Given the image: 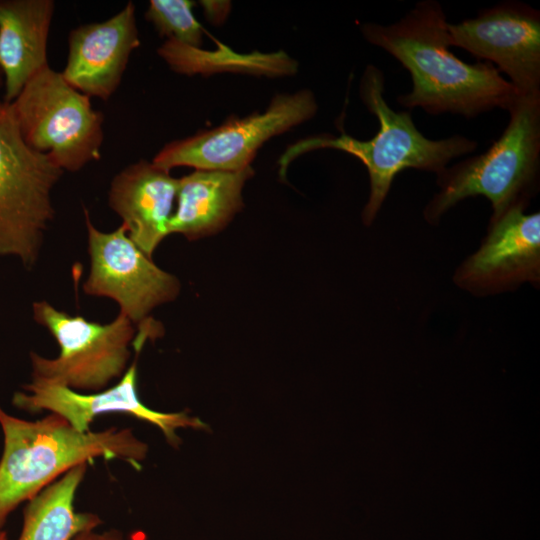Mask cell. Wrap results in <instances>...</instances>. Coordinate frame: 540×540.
<instances>
[{"label": "cell", "instance_id": "cell-1", "mask_svg": "<svg viewBox=\"0 0 540 540\" xmlns=\"http://www.w3.org/2000/svg\"><path fill=\"white\" fill-rule=\"evenodd\" d=\"M447 25L442 6L424 0L393 24L366 23L361 31L410 73L412 90L397 100L403 107L467 118L508 110L520 94L491 63L468 64L456 57L449 50Z\"/></svg>", "mask_w": 540, "mask_h": 540}, {"label": "cell", "instance_id": "cell-2", "mask_svg": "<svg viewBox=\"0 0 540 540\" xmlns=\"http://www.w3.org/2000/svg\"><path fill=\"white\" fill-rule=\"evenodd\" d=\"M3 452L0 459V529L8 516L79 464L117 459L136 470L148 445L129 428L81 432L50 413L35 421L8 414L0 406Z\"/></svg>", "mask_w": 540, "mask_h": 540}, {"label": "cell", "instance_id": "cell-3", "mask_svg": "<svg viewBox=\"0 0 540 540\" xmlns=\"http://www.w3.org/2000/svg\"><path fill=\"white\" fill-rule=\"evenodd\" d=\"M360 96L367 109L376 116L379 130L368 140H359L347 134L340 137H314L293 145L282 157L288 164L298 155L322 148L345 151L358 158L366 167L370 180L368 201L362 211V221L370 225L377 216L395 176L406 168L434 172L437 175L447 164L473 152L477 143L461 135L432 140L415 126L408 111L397 112L384 98V75L375 66L364 71Z\"/></svg>", "mask_w": 540, "mask_h": 540}, {"label": "cell", "instance_id": "cell-4", "mask_svg": "<svg viewBox=\"0 0 540 540\" xmlns=\"http://www.w3.org/2000/svg\"><path fill=\"white\" fill-rule=\"evenodd\" d=\"M507 111L508 125L485 153L437 175L440 190L424 209L427 222L437 223L469 197L483 196L491 202V220L513 206H527L539 175L540 95H519Z\"/></svg>", "mask_w": 540, "mask_h": 540}, {"label": "cell", "instance_id": "cell-5", "mask_svg": "<svg viewBox=\"0 0 540 540\" xmlns=\"http://www.w3.org/2000/svg\"><path fill=\"white\" fill-rule=\"evenodd\" d=\"M63 172L24 141L11 104L0 100V256L35 265L55 215L51 192Z\"/></svg>", "mask_w": 540, "mask_h": 540}, {"label": "cell", "instance_id": "cell-6", "mask_svg": "<svg viewBox=\"0 0 540 540\" xmlns=\"http://www.w3.org/2000/svg\"><path fill=\"white\" fill-rule=\"evenodd\" d=\"M24 141L63 171L76 172L101 158L103 114L49 65L10 103Z\"/></svg>", "mask_w": 540, "mask_h": 540}, {"label": "cell", "instance_id": "cell-7", "mask_svg": "<svg viewBox=\"0 0 540 540\" xmlns=\"http://www.w3.org/2000/svg\"><path fill=\"white\" fill-rule=\"evenodd\" d=\"M33 318L59 345V355L46 358L31 352L32 379L81 392H97L119 380L127 370L134 324L120 313L110 323L88 321L60 311L47 301L34 302Z\"/></svg>", "mask_w": 540, "mask_h": 540}, {"label": "cell", "instance_id": "cell-8", "mask_svg": "<svg viewBox=\"0 0 540 540\" xmlns=\"http://www.w3.org/2000/svg\"><path fill=\"white\" fill-rule=\"evenodd\" d=\"M317 109L309 90L279 94L262 113L232 118L213 129L169 142L152 162L169 172L181 166L239 171L251 166L257 150L267 140L311 119Z\"/></svg>", "mask_w": 540, "mask_h": 540}, {"label": "cell", "instance_id": "cell-9", "mask_svg": "<svg viewBox=\"0 0 540 540\" xmlns=\"http://www.w3.org/2000/svg\"><path fill=\"white\" fill-rule=\"evenodd\" d=\"M84 215L90 271L83 291L114 300L120 313L140 327L154 308L177 297L180 283L133 243L124 224L106 233L93 225L87 209Z\"/></svg>", "mask_w": 540, "mask_h": 540}, {"label": "cell", "instance_id": "cell-10", "mask_svg": "<svg viewBox=\"0 0 540 540\" xmlns=\"http://www.w3.org/2000/svg\"><path fill=\"white\" fill-rule=\"evenodd\" d=\"M450 46L504 72L520 95H540V13L509 1L447 25Z\"/></svg>", "mask_w": 540, "mask_h": 540}, {"label": "cell", "instance_id": "cell-11", "mask_svg": "<svg viewBox=\"0 0 540 540\" xmlns=\"http://www.w3.org/2000/svg\"><path fill=\"white\" fill-rule=\"evenodd\" d=\"M12 404L20 410L36 413L49 411L64 418L81 432L90 431V424L100 415L124 413L158 427L167 442L181 443L179 428L207 429V425L186 412L155 411L142 403L137 391V365H130L111 387L97 392H78L68 387L31 380L14 393Z\"/></svg>", "mask_w": 540, "mask_h": 540}, {"label": "cell", "instance_id": "cell-12", "mask_svg": "<svg viewBox=\"0 0 540 540\" xmlns=\"http://www.w3.org/2000/svg\"><path fill=\"white\" fill-rule=\"evenodd\" d=\"M516 205L490 221L480 248L457 269L455 282L473 294L512 290L540 279V214Z\"/></svg>", "mask_w": 540, "mask_h": 540}, {"label": "cell", "instance_id": "cell-13", "mask_svg": "<svg viewBox=\"0 0 540 540\" xmlns=\"http://www.w3.org/2000/svg\"><path fill=\"white\" fill-rule=\"evenodd\" d=\"M139 46L135 5L128 2L109 19L70 31L61 74L79 92L106 101L117 90L129 58Z\"/></svg>", "mask_w": 540, "mask_h": 540}, {"label": "cell", "instance_id": "cell-14", "mask_svg": "<svg viewBox=\"0 0 540 540\" xmlns=\"http://www.w3.org/2000/svg\"><path fill=\"white\" fill-rule=\"evenodd\" d=\"M178 183L169 171L146 160L128 165L111 181L109 206L121 217L129 238L150 258L169 235Z\"/></svg>", "mask_w": 540, "mask_h": 540}, {"label": "cell", "instance_id": "cell-15", "mask_svg": "<svg viewBox=\"0 0 540 540\" xmlns=\"http://www.w3.org/2000/svg\"><path fill=\"white\" fill-rule=\"evenodd\" d=\"M52 0H0V70L11 103L47 62Z\"/></svg>", "mask_w": 540, "mask_h": 540}, {"label": "cell", "instance_id": "cell-16", "mask_svg": "<svg viewBox=\"0 0 540 540\" xmlns=\"http://www.w3.org/2000/svg\"><path fill=\"white\" fill-rule=\"evenodd\" d=\"M253 174L249 166L239 171L195 170L178 178L169 235L180 233L194 240L223 229L242 208V189Z\"/></svg>", "mask_w": 540, "mask_h": 540}, {"label": "cell", "instance_id": "cell-17", "mask_svg": "<svg viewBox=\"0 0 540 540\" xmlns=\"http://www.w3.org/2000/svg\"><path fill=\"white\" fill-rule=\"evenodd\" d=\"M86 471L87 464H79L28 500L17 540H73L101 525L97 514L74 508Z\"/></svg>", "mask_w": 540, "mask_h": 540}, {"label": "cell", "instance_id": "cell-18", "mask_svg": "<svg viewBox=\"0 0 540 540\" xmlns=\"http://www.w3.org/2000/svg\"><path fill=\"white\" fill-rule=\"evenodd\" d=\"M193 6L194 2L189 0H151L145 17L160 36L200 48L203 29L194 17Z\"/></svg>", "mask_w": 540, "mask_h": 540}, {"label": "cell", "instance_id": "cell-19", "mask_svg": "<svg viewBox=\"0 0 540 540\" xmlns=\"http://www.w3.org/2000/svg\"><path fill=\"white\" fill-rule=\"evenodd\" d=\"M205 16L213 23L221 22L229 12L230 3L224 1H201Z\"/></svg>", "mask_w": 540, "mask_h": 540}, {"label": "cell", "instance_id": "cell-20", "mask_svg": "<svg viewBox=\"0 0 540 540\" xmlns=\"http://www.w3.org/2000/svg\"><path fill=\"white\" fill-rule=\"evenodd\" d=\"M96 540H127L117 529H110L102 533H96Z\"/></svg>", "mask_w": 540, "mask_h": 540}, {"label": "cell", "instance_id": "cell-21", "mask_svg": "<svg viewBox=\"0 0 540 540\" xmlns=\"http://www.w3.org/2000/svg\"><path fill=\"white\" fill-rule=\"evenodd\" d=\"M73 540H96V532L90 531L82 533L75 537Z\"/></svg>", "mask_w": 540, "mask_h": 540}, {"label": "cell", "instance_id": "cell-22", "mask_svg": "<svg viewBox=\"0 0 540 540\" xmlns=\"http://www.w3.org/2000/svg\"><path fill=\"white\" fill-rule=\"evenodd\" d=\"M0 540H7V533L3 529H0Z\"/></svg>", "mask_w": 540, "mask_h": 540}, {"label": "cell", "instance_id": "cell-23", "mask_svg": "<svg viewBox=\"0 0 540 540\" xmlns=\"http://www.w3.org/2000/svg\"><path fill=\"white\" fill-rule=\"evenodd\" d=\"M3 87H4V78H3L2 72L0 70V89H2Z\"/></svg>", "mask_w": 540, "mask_h": 540}]
</instances>
